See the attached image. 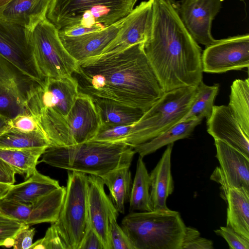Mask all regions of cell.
Returning <instances> with one entry per match:
<instances>
[{
  "mask_svg": "<svg viewBox=\"0 0 249 249\" xmlns=\"http://www.w3.org/2000/svg\"><path fill=\"white\" fill-rule=\"evenodd\" d=\"M72 76L79 91L146 111L163 94L143 43L77 62Z\"/></svg>",
  "mask_w": 249,
  "mask_h": 249,
  "instance_id": "obj_1",
  "label": "cell"
},
{
  "mask_svg": "<svg viewBox=\"0 0 249 249\" xmlns=\"http://www.w3.org/2000/svg\"><path fill=\"white\" fill-rule=\"evenodd\" d=\"M143 50L164 92L202 81L201 48L183 24L175 0H153Z\"/></svg>",
  "mask_w": 249,
  "mask_h": 249,
  "instance_id": "obj_2",
  "label": "cell"
},
{
  "mask_svg": "<svg viewBox=\"0 0 249 249\" xmlns=\"http://www.w3.org/2000/svg\"><path fill=\"white\" fill-rule=\"evenodd\" d=\"M124 143L90 140L69 146H51L39 161L52 166L101 177L108 172L130 166L136 154Z\"/></svg>",
  "mask_w": 249,
  "mask_h": 249,
  "instance_id": "obj_3",
  "label": "cell"
},
{
  "mask_svg": "<svg viewBox=\"0 0 249 249\" xmlns=\"http://www.w3.org/2000/svg\"><path fill=\"white\" fill-rule=\"evenodd\" d=\"M197 91V86L164 92L137 122L114 127V142L133 147L169 129L178 123L188 112Z\"/></svg>",
  "mask_w": 249,
  "mask_h": 249,
  "instance_id": "obj_4",
  "label": "cell"
},
{
  "mask_svg": "<svg viewBox=\"0 0 249 249\" xmlns=\"http://www.w3.org/2000/svg\"><path fill=\"white\" fill-rule=\"evenodd\" d=\"M79 92L72 76L46 77L29 94L24 104L26 112L36 118L51 144L57 141L64 119Z\"/></svg>",
  "mask_w": 249,
  "mask_h": 249,
  "instance_id": "obj_5",
  "label": "cell"
},
{
  "mask_svg": "<svg viewBox=\"0 0 249 249\" xmlns=\"http://www.w3.org/2000/svg\"><path fill=\"white\" fill-rule=\"evenodd\" d=\"M122 228L134 249H181L186 226L179 212H130Z\"/></svg>",
  "mask_w": 249,
  "mask_h": 249,
  "instance_id": "obj_6",
  "label": "cell"
},
{
  "mask_svg": "<svg viewBox=\"0 0 249 249\" xmlns=\"http://www.w3.org/2000/svg\"><path fill=\"white\" fill-rule=\"evenodd\" d=\"M137 0H51L46 18L58 30L80 24L102 30L126 17Z\"/></svg>",
  "mask_w": 249,
  "mask_h": 249,
  "instance_id": "obj_7",
  "label": "cell"
},
{
  "mask_svg": "<svg viewBox=\"0 0 249 249\" xmlns=\"http://www.w3.org/2000/svg\"><path fill=\"white\" fill-rule=\"evenodd\" d=\"M53 224L66 249H79L89 228L87 174L69 171L63 201Z\"/></svg>",
  "mask_w": 249,
  "mask_h": 249,
  "instance_id": "obj_8",
  "label": "cell"
},
{
  "mask_svg": "<svg viewBox=\"0 0 249 249\" xmlns=\"http://www.w3.org/2000/svg\"><path fill=\"white\" fill-rule=\"evenodd\" d=\"M36 62L44 77H71L77 62L64 47L59 30L47 18L32 30Z\"/></svg>",
  "mask_w": 249,
  "mask_h": 249,
  "instance_id": "obj_9",
  "label": "cell"
},
{
  "mask_svg": "<svg viewBox=\"0 0 249 249\" xmlns=\"http://www.w3.org/2000/svg\"><path fill=\"white\" fill-rule=\"evenodd\" d=\"M0 54L37 83L45 78L35 61L32 30L0 18Z\"/></svg>",
  "mask_w": 249,
  "mask_h": 249,
  "instance_id": "obj_10",
  "label": "cell"
},
{
  "mask_svg": "<svg viewBox=\"0 0 249 249\" xmlns=\"http://www.w3.org/2000/svg\"><path fill=\"white\" fill-rule=\"evenodd\" d=\"M203 71L219 73L249 67L248 34L216 40L201 55Z\"/></svg>",
  "mask_w": 249,
  "mask_h": 249,
  "instance_id": "obj_11",
  "label": "cell"
},
{
  "mask_svg": "<svg viewBox=\"0 0 249 249\" xmlns=\"http://www.w3.org/2000/svg\"><path fill=\"white\" fill-rule=\"evenodd\" d=\"M102 126L92 98L79 92L64 119L59 146L79 144L92 140Z\"/></svg>",
  "mask_w": 249,
  "mask_h": 249,
  "instance_id": "obj_12",
  "label": "cell"
},
{
  "mask_svg": "<svg viewBox=\"0 0 249 249\" xmlns=\"http://www.w3.org/2000/svg\"><path fill=\"white\" fill-rule=\"evenodd\" d=\"M223 0H182L178 4L181 19L198 44L207 47L216 41L211 33L212 24Z\"/></svg>",
  "mask_w": 249,
  "mask_h": 249,
  "instance_id": "obj_13",
  "label": "cell"
},
{
  "mask_svg": "<svg viewBox=\"0 0 249 249\" xmlns=\"http://www.w3.org/2000/svg\"><path fill=\"white\" fill-rule=\"evenodd\" d=\"M153 14V0L141 2L125 18L117 36L102 54L120 52L143 43L151 26Z\"/></svg>",
  "mask_w": 249,
  "mask_h": 249,
  "instance_id": "obj_14",
  "label": "cell"
},
{
  "mask_svg": "<svg viewBox=\"0 0 249 249\" xmlns=\"http://www.w3.org/2000/svg\"><path fill=\"white\" fill-rule=\"evenodd\" d=\"M99 177L88 175V211L89 227L102 240L105 249H110L109 221L110 217L119 214Z\"/></svg>",
  "mask_w": 249,
  "mask_h": 249,
  "instance_id": "obj_15",
  "label": "cell"
},
{
  "mask_svg": "<svg viewBox=\"0 0 249 249\" xmlns=\"http://www.w3.org/2000/svg\"><path fill=\"white\" fill-rule=\"evenodd\" d=\"M214 145L220 167L215 168L210 179L249 190V158L221 141L214 140Z\"/></svg>",
  "mask_w": 249,
  "mask_h": 249,
  "instance_id": "obj_16",
  "label": "cell"
},
{
  "mask_svg": "<svg viewBox=\"0 0 249 249\" xmlns=\"http://www.w3.org/2000/svg\"><path fill=\"white\" fill-rule=\"evenodd\" d=\"M207 126L208 133L214 140L221 141L249 158V137L228 106H213L212 114L207 120Z\"/></svg>",
  "mask_w": 249,
  "mask_h": 249,
  "instance_id": "obj_17",
  "label": "cell"
},
{
  "mask_svg": "<svg viewBox=\"0 0 249 249\" xmlns=\"http://www.w3.org/2000/svg\"><path fill=\"white\" fill-rule=\"evenodd\" d=\"M125 18L99 31L76 37H68L59 33V37L69 53L80 62L101 54L117 36Z\"/></svg>",
  "mask_w": 249,
  "mask_h": 249,
  "instance_id": "obj_18",
  "label": "cell"
},
{
  "mask_svg": "<svg viewBox=\"0 0 249 249\" xmlns=\"http://www.w3.org/2000/svg\"><path fill=\"white\" fill-rule=\"evenodd\" d=\"M174 143L167 145L160 159L149 174L150 202L152 211H166L169 209L166 200L174 191L171 173V154Z\"/></svg>",
  "mask_w": 249,
  "mask_h": 249,
  "instance_id": "obj_19",
  "label": "cell"
},
{
  "mask_svg": "<svg viewBox=\"0 0 249 249\" xmlns=\"http://www.w3.org/2000/svg\"><path fill=\"white\" fill-rule=\"evenodd\" d=\"M219 184L221 197L228 205L227 226L249 239V190Z\"/></svg>",
  "mask_w": 249,
  "mask_h": 249,
  "instance_id": "obj_20",
  "label": "cell"
},
{
  "mask_svg": "<svg viewBox=\"0 0 249 249\" xmlns=\"http://www.w3.org/2000/svg\"><path fill=\"white\" fill-rule=\"evenodd\" d=\"M51 0H12L0 9V18L31 30L46 15Z\"/></svg>",
  "mask_w": 249,
  "mask_h": 249,
  "instance_id": "obj_21",
  "label": "cell"
},
{
  "mask_svg": "<svg viewBox=\"0 0 249 249\" xmlns=\"http://www.w3.org/2000/svg\"><path fill=\"white\" fill-rule=\"evenodd\" d=\"M60 187L58 180L45 176L36 170L24 182L12 185L3 197L32 205L40 197Z\"/></svg>",
  "mask_w": 249,
  "mask_h": 249,
  "instance_id": "obj_22",
  "label": "cell"
},
{
  "mask_svg": "<svg viewBox=\"0 0 249 249\" xmlns=\"http://www.w3.org/2000/svg\"><path fill=\"white\" fill-rule=\"evenodd\" d=\"M92 99L99 114L102 126L131 124L137 122L145 112L142 109L124 106L107 99Z\"/></svg>",
  "mask_w": 249,
  "mask_h": 249,
  "instance_id": "obj_23",
  "label": "cell"
},
{
  "mask_svg": "<svg viewBox=\"0 0 249 249\" xmlns=\"http://www.w3.org/2000/svg\"><path fill=\"white\" fill-rule=\"evenodd\" d=\"M38 83L0 54V86L14 92L24 105Z\"/></svg>",
  "mask_w": 249,
  "mask_h": 249,
  "instance_id": "obj_24",
  "label": "cell"
},
{
  "mask_svg": "<svg viewBox=\"0 0 249 249\" xmlns=\"http://www.w3.org/2000/svg\"><path fill=\"white\" fill-rule=\"evenodd\" d=\"M203 119V118L199 117L188 121L178 123L150 141L135 145L133 148L136 153L143 158L164 146L174 143L178 140L189 137Z\"/></svg>",
  "mask_w": 249,
  "mask_h": 249,
  "instance_id": "obj_25",
  "label": "cell"
},
{
  "mask_svg": "<svg viewBox=\"0 0 249 249\" xmlns=\"http://www.w3.org/2000/svg\"><path fill=\"white\" fill-rule=\"evenodd\" d=\"M129 166L113 169L100 177L109 191V197L117 211L124 213V205L129 201L132 186Z\"/></svg>",
  "mask_w": 249,
  "mask_h": 249,
  "instance_id": "obj_26",
  "label": "cell"
},
{
  "mask_svg": "<svg viewBox=\"0 0 249 249\" xmlns=\"http://www.w3.org/2000/svg\"><path fill=\"white\" fill-rule=\"evenodd\" d=\"M65 194V187L40 197L32 204L31 212L26 222L32 225L42 223H54L57 220Z\"/></svg>",
  "mask_w": 249,
  "mask_h": 249,
  "instance_id": "obj_27",
  "label": "cell"
},
{
  "mask_svg": "<svg viewBox=\"0 0 249 249\" xmlns=\"http://www.w3.org/2000/svg\"><path fill=\"white\" fill-rule=\"evenodd\" d=\"M46 149L0 148V158L8 163L16 174L24 175L26 179L36 170L38 160Z\"/></svg>",
  "mask_w": 249,
  "mask_h": 249,
  "instance_id": "obj_28",
  "label": "cell"
},
{
  "mask_svg": "<svg viewBox=\"0 0 249 249\" xmlns=\"http://www.w3.org/2000/svg\"><path fill=\"white\" fill-rule=\"evenodd\" d=\"M150 180L143 158L139 156L129 199L130 212L152 211L150 202Z\"/></svg>",
  "mask_w": 249,
  "mask_h": 249,
  "instance_id": "obj_29",
  "label": "cell"
},
{
  "mask_svg": "<svg viewBox=\"0 0 249 249\" xmlns=\"http://www.w3.org/2000/svg\"><path fill=\"white\" fill-rule=\"evenodd\" d=\"M249 80L236 79L231 87L228 106L245 134L249 137Z\"/></svg>",
  "mask_w": 249,
  "mask_h": 249,
  "instance_id": "obj_30",
  "label": "cell"
},
{
  "mask_svg": "<svg viewBox=\"0 0 249 249\" xmlns=\"http://www.w3.org/2000/svg\"><path fill=\"white\" fill-rule=\"evenodd\" d=\"M50 145L46 135L41 132H24L7 127L0 133V148H47Z\"/></svg>",
  "mask_w": 249,
  "mask_h": 249,
  "instance_id": "obj_31",
  "label": "cell"
},
{
  "mask_svg": "<svg viewBox=\"0 0 249 249\" xmlns=\"http://www.w3.org/2000/svg\"><path fill=\"white\" fill-rule=\"evenodd\" d=\"M197 93L189 110L179 123L199 117L208 120L211 116L214 99L218 92L219 85L209 86L202 81L197 85Z\"/></svg>",
  "mask_w": 249,
  "mask_h": 249,
  "instance_id": "obj_32",
  "label": "cell"
},
{
  "mask_svg": "<svg viewBox=\"0 0 249 249\" xmlns=\"http://www.w3.org/2000/svg\"><path fill=\"white\" fill-rule=\"evenodd\" d=\"M27 113L24 104L10 89L0 86V115L10 121Z\"/></svg>",
  "mask_w": 249,
  "mask_h": 249,
  "instance_id": "obj_33",
  "label": "cell"
},
{
  "mask_svg": "<svg viewBox=\"0 0 249 249\" xmlns=\"http://www.w3.org/2000/svg\"><path fill=\"white\" fill-rule=\"evenodd\" d=\"M32 205L13 199H0V215L25 223L29 217Z\"/></svg>",
  "mask_w": 249,
  "mask_h": 249,
  "instance_id": "obj_34",
  "label": "cell"
},
{
  "mask_svg": "<svg viewBox=\"0 0 249 249\" xmlns=\"http://www.w3.org/2000/svg\"><path fill=\"white\" fill-rule=\"evenodd\" d=\"M119 214L112 215L109 221L110 249H134L125 232L117 222Z\"/></svg>",
  "mask_w": 249,
  "mask_h": 249,
  "instance_id": "obj_35",
  "label": "cell"
},
{
  "mask_svg": "<svg viewBox=\"0 0 249 249\" xmlns=\"http://www.w3.org/2000/svg\"><path fill=\"white\" fill-rule=\"evenodd\" d=\"M25 225L17 220L0 215V246H13L14 238Z\"/></svg>",
  "mask_w": 249,
  "mask_h": 249,
  "instance_id": "obj_36",
  "label": "cell"
},
{
  "mask_svg": "<svg viewBox=\"0 0 249 249\" xmlns=\"http://www.w3.org/2000/svg\"><path fill=\"white\" fill-rule=\"evenodd\" d=\"M8 128L24 132H41L45 134L36 118L29 113L19 114L10 120Z\"/></svg>",
  "mask_w": 249,
  "mask_h": 249,
  "instance_id": "obj_37",
  "label": "cell"
},
{
  "mask_svg": "<svg viewBox=\"0 0 249 249\" xmlns=\"http://www.w3.org/2000/svg\"><path fill=\"white\" fill-rule=\"evenodd\" d=\"M213 242L200 236L196 229L186 227L181 249H213Z\"/></svg>",
  "mask_w": 249,
  "mask_h": 249,
  "instance_id": "obj_38",
  "label": "cell"
},
{
  "mask_svg": "<svg viewBox=\"0 0 249 249\" xmlns=\"http://www.w3.org/2000/svg\"><path fill=\"white\" fill-rule=\"evenodd\" d=\"M30 249H66L53 224L47 229L44 237L33 243Z\"/></svg>",
  "mask_w": 249,
  "mask_h": 249,
  "instance_id": "obj_39",
  "label": "cell"
},
{
  "mask_svg": "<svg viewBox=\"0 0 249 249\" xmlns=\"http://www.w3.org/2000/svg\"><path fill=\"white\" fill-rule=\"evenodd\" d=\"M217 235L223 237L231 249H249V239L243 237L229 227H220L214 230Z\"/></svg>",
  "mask_w": 249,
  "mask_h": 249,
  "instance_id": "obj_40",
  "label": "cell"
},
{
  "mask_svg": "<svg viewBox=\"0 0 249 249\" xmlns=\"http://www.w3.org/2000/svg\"><path fill=\"white\" fill-rule=\"evenodd\" d=\"M34 228L25 225L17 233L14 238L13 247L16 249H28L33 244V240L35 234Z\"/></svg>",
  "mask_w": 249,
  "mask_h": 249,
  "instance_id": "obj_41",
  "label": "cell"
},
{
  "mask_svg": "<svg viewBox=\"0 0 249 249\" xmlns=\"http://www.w3.org/2000/svg\"><path fill=\"white\" fill-rule=\"evenodd\" d=\"M79 249H105L102 240L90 227Z\"/></svg>",
  "mask_w": 249,
  "mask_h": 249,
  "instance_id": "obj_42",
  "label": "cell"
},
{
  "mask_svg": "<svg viewBox=\"0 0 249 249\" xmlns=\"http://www.w3.org/2000/svg\"><path fill=\"white\" fill-rule=\"evenodd\" d=\"M16 174L13 168L0 158V183L14 185Z\"/></svg>",
  "mask_w": 249,
  "mask_h": 249,
  "instance_id": "obj_43",
  "label": "cell"
},
{
  "mask_svg": "<svg viewBox=\"0 0 249 249\" xmlns=\"http://www.w3.org/2000/svg\"><path fill=\"white\" fill-rule=\"evenodd\" d=\"M11 186L12 185L0 183V199L6 195Z\"/></svg>",
  "mask_w": 249,
  "mask_h": 249,
  "instance_id": "obj_44",
  "label": "cell"
},
{
  "mask_svg": "<svg viewBox=\"0 0 249 249\" xmlns=\"http://www.w3.org/2000/svg\"><path fill=\"white\" fill-rule=\"evenodd\" d=\"M9 121L0 115V133L7 128Z\"/></svg>",
  "mask_w": 249,
  "mask_h": 249,
  "instance_id": "obj_45",
  "label": "cell"
},
{
  "mask_svg": "<svg viewBox=\"0 0 249 249\" xmlns=\"http://www.w3.org/2000/svg\"><path fill=\"white\" fill-rule=\"evenodd\" d=\"M12 0H0V9Z\"/></svg>",
  "mask_w": 249,
  "mask_h": 249,
  "instance_id": "obj_46",
  "label": "cell"
},
{
  "mask_svg": "<svg viewBox=\"0 0 249 249\" xmlns=\"http://www.w3.org/2000/svg\"></svg>",
  "mask_w": 249,
  "mask_h": 249,
  "instance_id": "obj_47",
  "label": "cell"
}]
</instances>
